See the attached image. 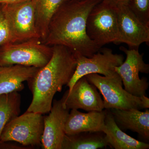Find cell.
<instances>
[{"label": "cell", "instance_id": "e0dca14e", "mask_svg": "<svg viewBox=\"0 0 149 149\" xmlns=\"http://www.w3.org/2000/svg\"><path fill=\"white\" fill-rule=\"evenodd\" d=\"M110 147L103 132H83L65 135L61 149H97Z\"/></svg>", "mask_w": 149, "mask_h": 149}, {"label": "cell", "instance_id": "2e32d148", "mask_svg": "<svg viewBox=\"0 0 149 149\" xmlns=\"http://www.w3.org/2000/svg\"><path fill=\"white\" fill-rule=\"evenodd\" d=\"M106 110V129L104 133L110 148L115 149L149 148L148 143L136 140L121 130L116 123L110 110Z\"/></svg>", "mask_w": 149, "mask_h": 149}, {"label": "cell", "instance_id": "44dd1931", "mask_svg": "<svg viewBox=\"0 0 149 149\" xmlns=\"http://www.w3.org/2000/svg\"><path fill=\"white\" fill-rule=\"evenodd\" d=\"M10 43L11 36L8 23L0 5V47Z\"/></svg>", "mask_w": 149, "mask_h": 149}, {"label": "cell", "instance_id": "6da1fadb", "mask_svg": "<svg viewBox=\"0 0 149 149\" xmlns=\"http://www.w3.org/2000/svg\"><path fill=\"white\" fill-rule=\"evenodd\" d=\"M102 0H69L61 6L50 22L44 43L62 45L74 55L91 57L101 49L89 38L86 22L93 8Z\"/></svg>", "mask_w": 149, "mask_h": 149}, {"label": "cell", "instance_id": "ffe728a7", "mask_svg": "<svg viewBox=\"0 0 149 149\" xmlns=\"http://www.w3.org/2000/svg\"><path fill=\"white\" fill-rule=\"evenodd\" d=\"M128 6L141 21L149 26V0H130Z\"/></svg>", "mask_w": 149, "mask_h": 149}, {"label": "cell", "instance_id": "9c48e42d", "mask_svg": "<svg viewBox=\"0 0 149 149\" xmlns=\"http://www.w3.org/2000/svg\"><path fill=\"white\" fill-rule=\"evenodd\" d=\"M74 56L77 65L72 78L67 85L68 92L71 91L77 80L87 74L97 73L106 77L114 75L116 73L115 68L122 64L124 59L123 55L113 54L112 50L108 48H101L91 57Z\"/></svg>", "mask_w": 149, "mask_h": 149}, {"label": "cell", "instance_id": "cb8c5ba5", "mask_svg": "<svg viewBox=\"0 0 149 149\" xmlns=\"http://www.w3.org/2000/svg\"><path fill=\"white\" fill-rule=\"evenodd\" d=\"M74 1H79V0H74Z\"/></svg>", "mask_w": 149, "mask_h": 149}, {"label": "cell", "instance_id": "8992f818", "mask_svg": "<svg viewBox=\"0 0 149 149\" xmlns=\"http://www.w3.org/2000/svg\"><path fill=\"white\" fill-rule=\"evenodd\" d=\"M89 38L100 48L118 39L117 7L102 1L96 5L89 13L86 22Z\"/></svg>", "mask_w": 149, "mask_h": 149}, {"label": "cell", "instance_id": "3957f363", "mask_svg": "<svg viewBox=\"0 0 149 149\" xmlns=\"http://www.w3.org/2000/svg\"><path fill=\"white\" fill-rule=\"evenodd\" d=\"M89 83L98 89L103 97L104 109H117L139 110L148 109L149 99L146 96L137 97L123 88L122 80L117 72L111 76H103L97 73L85 75Z\"/></svg>", "mask_w": 149, "mask_h": 149}, {"label": "cell", "instance_id": "9a60e30c", "mask_svg": "<svg viewBox=\"0 0 149 149\" xmlns=\"http://www.w3.org/2000/svg\"><path fill=\"white\" fill-rule=\"evenodd\" d=\"M40 68L20 65L0 66V95L22 91Z\"/></svg>", "mask_w": 149, "mask_h": 149}, {"label": "cell", "instance_id": "4fadbf2b", "mask_svg": "<svg viewBox=\"0 0 149 149\" xmlns=\"http://www.w3.org/2000/svg\"><path fill=\"white\" fill-rule=\"evenodd\" d=\"M65 127V135H72L83 132H103L106 110L101 111H91L87 113L77 109H71Z\"/></svg>", "mask_w": 149, "mask_h": 149}, {"label": "cell", "instance_id": "52a82bcc", "mask_svg": "<svg viewBox=\"0 0 149 149\" xmlns=\"http://www.w3.org/2000/svg\"><path fill=\"white\" fill-rule=\"evenodd\" d=\"M43 115L27 111L14 118L3 130L0 143L14 141L24 146H41L44 129Z\"/></svg>", "mask_w": 149, "mask_h": 149}, {"label": "cell", "instance_id": "ac0fdd59", "mask_svg": "<svg viewBox=\"0 0 149 149\" xmlns=\"http://www.w3.org/2000/svg\"><path fill=\"white\" fill-rule=\"evenodd\" d=\"M69 0H37L35 22L40 40L43 43L47 35L50 22L62 6Z\"/></svg>", "mask_w": 149, "mask_h": 149}, {"label": "cell", "instance_id": "277c9868", "mask_svg": "<svg viewBox=\"0 0 149 149\" xmlns=\"http://www.w3.org/2000/svg\"><path fill=\"white\" fill-rule=\"evenodd\" d=\"M52 46L40 39L10 43L0 47V66L20 65L41 68L52 58Z\"/></svg>", "mask_w": 149, "mask_h": 149}, {"label": "cell", "instance_id": "7402d4cb", "mask_svg": "<svg viewBox=\"0 0 149 149\" xmlns=\"http://www.w3.org/2000/svg\"><path fill=\"white\" fill-rule=\"evenodd\" d=\"M130 0H102L105 3L117 7L118 6H128Z\"/></svg>", "mask_w": 149, "mask_h": 149}, {"label": "cell", "instance_id": "7a4b0ae2", "mask_svg": "<svg viewBox=\"0 0 149 149\" xmlns=\"http://www.w3.org/2000/svg\"><path fill=\"white\" fill-rule=\"evenodd\" d=\"M49 61L29 80L32 100L27 111L44 114L49 112L54 96L61 92L74 74L77 61L73 53L62 45H54Z\"/></svg>", "mask_w": 149, "mask_h": 149}, {"label": "cell", "instance_id": "5b68a950", "mask_svg": "<svg viewBox=\"0 0 149 149\" xmlns=\"http://www.w3.org/2000/svg\"><path fill=\"white\" fill-rule=\"evenodd\" d=\"M36 1L29 0L15 3L0 4L8 23L11 43L40 40L35 22Z\"/></svg>", "mask_w": 149, "mask_h": 149}, {"label": "cell", "instance_id": "603a6c76", "mask_svg": "<svg viewBox=\"0 0 149 149\" xmlns=\"http://www.w3.org/2000/svg\"><path fill=\"white\" fill-rule=\"evenodd\" d=\"M29 0H0V4H13L22 2Z\"/></svg>", "mask_w": 149, "mask_h": 149}, {"label": "cell", "instance_id": "30bf717a", "mask_svg": "<svg viewBox=\"0 0 149 149\" xmlns=\"http://www.w3.org/2000/svg\"><path fill=\"white\" fill-rule=\"evenodd\" d=\"M118 39L116 45L125 43L129 49L149 44V26L141 21L128 6L117 7Z\"/></svg>", "mask_w": 149, "mask_h": 149}, {"label": "cell", "instance_id": "d6986e66", "mask_svg": "<svg viewBox=\"0 0 149 149\" xmlns=\"http://www.w3.org/2000/svg\"><path fill=\"white\" fill-rule=\"evenodd\" d=\"M20 106L21 96L18 92L0 95V137L6 125L18 116Z\"/></svg>", "mask_w": 149, "mask_h": 149}, {"label": "cell", "instance_id": "7c38bea8", "mask_svg": "<svg viewBox=\"0 0 149 149\" xmlns=\"http://www.w3.org/2000/svg\"><path fill=\"white\" fill-rule=\"evenodd\" d=\"M69 112L61 99L54 100L49 114L44 116V129L41 138L43 149H61L65 135V122Z\"/></svg>", "mask_w": 149, "mask_h": 149}, {"label": "cell", "instance_id": "ba28073f", "mask_svg": "<svg viewBox=\"0 0 149 149\" xmlns=\"http://www.w3.org/2000/svg\"><path fill=\"white\" fill-rule=\"evenodd\" d=\"M139 49H127L121 46L120 51L126 56L125 61L115 68L122 80L124 89L133 95L146 96L149 87L148 79L139 77V72L148 74L149 65L143 61V54L139 53Z\"/></svg>", "mask_w": 149, "mask_h": 149}, {"label": "cell", "instance_id": "5bb4252c", "mask_svg": "<svg viewBox=\"0 0 149 149\" xmlns=\"http://www.w3.org/2000/svg\"><path fill=\"white\" fill-rule=\"evenodd\" d=\"M118 127L122 130H129L138 133L145 141L149 140V110L140 111L136 109H109Z\"/></svg>", "mask_w": 149, "mask_h": 149}, {"label": "cell", "instance_id": "8fae6325", "mask_svg": "<svg viewBox=\"0 0 149 149\" xmlns=\"http://www.w3.org/2000/svg\"><path fill=\"white\" fill-rule=\"evenodd\" d=\"M61 99L65 106L69 110L81 109L89 112L104 109L100 94L85 76L77 80L70 92L66 91Z\"/></svg>", "mask_w": 149, "mask_h": 149}]
</instances>
